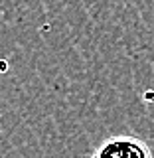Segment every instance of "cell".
Instances as JSON below:
<instances>
[{
  "label": "cell",
  "instance_id": "cell-1",
  "mask_svg": "<svg viewBox=\"0 0 154 158\" xmlns=\"http://www.w3.org/2000/svg\"><path fill=\"white\" fill-rule=\"evenodd\" d=\"M91 158H152V152L140 138L113 136L101 142Z\"/></svg>",
  "mask_w": 154,
  "mask_h": 158
}]
</instances>
